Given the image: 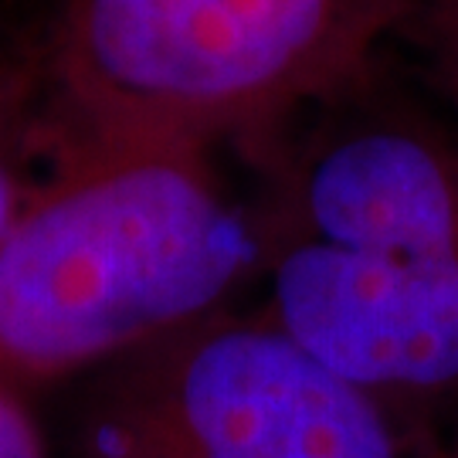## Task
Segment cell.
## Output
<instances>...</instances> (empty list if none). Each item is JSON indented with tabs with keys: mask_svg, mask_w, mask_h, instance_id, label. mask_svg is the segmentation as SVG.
I'll return each mask as SVG.
<instances>
[{
	"mask_svg": "<svg viewBox=\"0 0 458 458\" xmlns=\"http://www.w3.org/2000/svg\"><path fill=\"white\" fill-rule=\"evenodd\" d=\"M425 0H62L51 130L259 147L360 82Z\"/></svg>",
	"mask_w": 458,
	"mask_h": 458,
	"instance_id": "obj_2",
	"label": "cell"
},
{
	"mask_svg": "<svg viewBox=\"0 0 458 458\" xmlns=\"http://www.w3.org/2000/svg\"><path fill=\"white\" fill-rule=\"evenodd\" d=\"M79 458H431L435 442L262 310H228L102 370Z\"/></svg>",
	"mask_w": 458,
	"mask_h": 458,
	"instance_id": "obj_3",
	"label": "cell"
},
{
	"mask_svg": "<svg viewBox=\"0 0 458 458\" xmlns=\"http://www.w3.org/2000/svg\"><path fill=\"white\" fill-rule=\"evenodd\" d=\"M262 310L333 374L421 435L458 425V262L265 242Z\"/></svg>",
	"mask_w": 458,
	"mask_h": 458,
	"instance_id": "obj_5",
	"label": "cell"
},
{
	"mask_svg": "<svg viewBox=\"0 0 458 458\" xmlns=\"http://www.w3.org/2000/svg\"><path fill=\"white\" fill-rule=\"evenodd\" d=\"M217 149L51 130L0 245V377L31 391L109 370L231 310L262 278L259 204Z\"/></svg>",
	"mask_w": 458,
	"mask_h": 458,
	"instance_id": "obj_1",
	"label": "cell"
},
{
	"mask_svg": "<svg viewBox=\"0 0 458 458\" xmlns=\"http://www.w3.org/2000/svg\"><path fill=\"white\" fill-rule=\"evenodd\" d=\"M404 38L421 45L435 92L458 113V0H425Z\"/></svg>",
	"mask_w": 458,
	"mask_h": 458,
	"instance_id": "obj_7",
	"label": "cell"
},
{
	"mask_svg": "<svg viewBox=\"0 0 458 458\" xmlns=\"http://www.w3.org/2000/svg\"><path fill=\"white\" fill-rule=\"evenodd\" d=\"M377 68L295 115L306 119L299 132L259 143L268 157L265 242L458 262V126L387 92Z\"/></svg>",
	"mask_w": 458,
	"mask_h": 458,
	"instance_id": "obj_4",
	"label": "cell"
},
{
	"mask_svg": "<svg viewBox=\"0 0 458 458\" xmlns=\"http://www.w3.org/2000/svg\"><path fill=\"white\" fill-rule=\"evenodd\" d=\"M51 149V113L41 38L0 34V245Z\"/></svg>",
	"mask_w": 458,
	"mask_h": 458,
	"instance_id": "obj_6",
	"label": "cell"
},
{
	"mask_svg": "<svg viewBox=\"0 0 458 458\" xmlns=\"http://www.w3.org/2000/svg\"><path fill=\"white\" fill-rule=\"evenodd\" d=\"M0 458H51L28 391L0 377Z\"/></svg>",
	"mask_w": 458,
	"mask_h": 458,
	"instance_id": "obj_8",
	"label": "cell"
},
{
	"mask_svg": "<svg viewBox=\"0 0 458 458\" xmlns=\"http://www.w3.org/2000/svg\"><path fill=\"white\" fill-rule=\"evenodd\" d=\"M431 458H458V425H452L442 438L435 442V452Z\"/></svg>",
	"mask_w": 458,
	"mask_h": 458,
	"instance_id": "obj_9",
	"label": "cell"
}]
</instances>
